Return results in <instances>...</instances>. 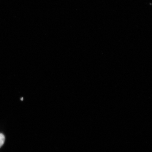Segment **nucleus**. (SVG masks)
I'll use <instances>...</instances> for the list:
<instances>
[{
  "mask_svg": "<svg viewBox=\"0 0 152 152\" xmlns=\"http://www.w3.org/2000/svg\"><path fill=\"white\" fill-rule=\"evenodd\" d=\"M5 137L4 134H0V148L3 145L4 143Z\"/></svg>",
  "mask_w": 152,
  "mask_h": 152,
  "instance_id": "f257e3e1",
  "label": "nucleus"
}]
</instances>
